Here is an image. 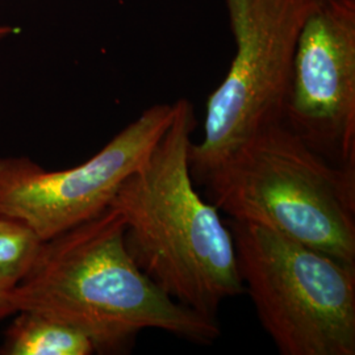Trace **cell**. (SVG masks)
I'll return each mask as SVG.
<instances>
[{"mask_svg":"<svg viewBox=\"0 0 355 355\" xmlns=\"http://www.w3.org/2000/svg\"><path fill=\"white\" fill-rule=\"evenodd\" d=\"M11 297L16 312H37L79 330L96 353L129 349L142 330L203 345L221 333L216 318L178 303L137 266L124 218L112 207L42 242Z\"/></svg>","mask_w":355,"mask_h":355,"instance_id":"6da1fadb","label":"cell"},{"mask_svg":"<svg viewBox=\"0 0 355 355\" xmlns=\"http://www.w3.org/2000/svg\"><path fill=\"white\" fill-rule=\"evenodd\" d=\"M193 105L175 102L165 135L124 180L111 207L125 223V245L137 266L191 309L216 318L220 305L245 292L232 232L193 189L189 150Z\"/></svg>","mask_w":355,"mask_h":355,"instance_id":"7a4b0ae2","label":"cell"},{"mask_svg":"<svg viewBox=\"0 0 355 355\" xmlns=\"http://www.w3.org/2000/svg\"><path fill=\"white\" fill-rule=\"evenodd\" d=\"M202 183L230 220L355 266V167L331 164L284 123L254 135Z\"/></svg>","mask_w":355,"mask_h":355,"instance_id":"3957f363","label":"cell"},{"mask_svg":"<svg viewBox=\"0 0 355 355\" xmlns=\"http://www.w3.org/2000/svg\"><path fill=\"white\" fill-rule=\"evenodd\" d=\"M243 290L283 355L355 354V266L229 220Z\"/></svg>","mask_w":355,"mask_h":355,"instance_id":"277c9868","label":"cell"},{"mask_svg":"<svg viewBox=\"0 0 355 355\" xmlns=\"http://www.w3.org/2000/svg\"><path fill=\"white\" fill-rule=\"evenodd\" d=\"M318 0H225L234 57L207 101L203 137L191 142V175L202 183L262 129L283 123L297 41Z\"/></svg>","mask_w":355,"mask_h":355,"instance_id":"5b68a950","label":"cell"},{"mask_svg":"<svg viewBox=\"0 0 355 355\" xmlns=\"http://www.w3.org/2000/svg\"><path fill=\"white\" fill-rule=\"evenodd\" d=\"M175 114L154 104L83 164L46 170L26 157H0V212L24 221L42 241L101 215L146 159Z\"/></svg>","mask_w":355,"mask_h":355,"instance_id":"8992f818","label":"cell"},{"mask_svg":"<svg viewBox=\"0 0 355 355\" xmlns=\"http://www.w3.org/2000/svg\"><path fill=\"white\" fill-rule=\"evenodd\" d=\"M283 123L331 164L355 167V0H318L306 19Z\"/></svg>","mask_w":355,"mask_h":355,"instance_id":"52a82bcc","label":"cell"},{"mask_svg":"<svg viewBox=\"0 0 355 355\" xmlns=\"http://www.w3.org/2000/svg\"><path fill=\"white\" fill-rule=\"evenodd\" d=\"M6 330L0 355H89L95 346L87 336L32 311H17Z\"/></svg>","mask_w":355,"mask_h":355,"instance_id":"ba28073f","label":"cell"},{"mask_svg":"<svg viewBox=\"0 0 355 355\" xmlns=\"http://www.w3.org/2000/svg\"><path fill=\"white\" fill-rule=\"evenodd\" d=\"M42 242L24 221L0 212V290L11 292L26 278Z\"/></svg>","mask_w":355,"mask_h":355,"instance_id":"9c48e42d","label":"cell"},{"mask_svg":"<svg viewBox=\"0 0 355 355\" xmlns=\"http://www.w3.org/2000/svg\"><path fill=\"white\" fill-rule=\"evenodd\" d=\"M11 292L0 290V322L4 318L13 316L16 313V309H15V305L12 303V297H11Z\"/></svg>","mask_w":355,"mask_h":355,"instance_id":"30bf717a","label":"cell"},{"mask_svg":"<svg viewBox=\"0 0 355 355\" xmlns=\"http://www.w3.org/2000/svg\"><path fill=\"white\" fill-rule=\"evenodd\" d=\"M15 32L12 26H0V42L4 40V38L8 37L10 35H12Z\"/></svg>","mask_w":355,"mask_h":355,"instance_id":"8fae6325","label":"cell"}]
</instances>
